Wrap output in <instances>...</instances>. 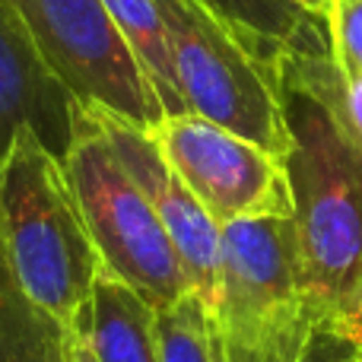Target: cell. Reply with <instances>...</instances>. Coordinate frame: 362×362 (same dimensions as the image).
Segmentation results:
<instances>
[{
    "label": "cell",
    "instance_id": "1",
    "mask_svg": "<svg viewBox=\"0 0 362 362\" xmlns=\"http://www.w3.org/2000/svg\"><path fill=\"white\" fill-rule=\"evenodd\" d=\"M0 229L29 296L76 334L105 264L64 159L29 131H19L0 156Z\"/></svg>",
    "mask_w": 362,
    "mask_h": 362
},
{
    "label": "cell",
    "instance_id": "2",
    "mask_svg": "<svg viewBox=\"0 0 362 362\" xmlns=\"http://www.w3.org/2000/svg\"><path fill=\"white\" fill-rule=\"evenodd\" d=\"M280 93L302 289L308 299L337 308L362 280V153L315 99L289 86Z\"/></svg>",
    "mask_w": 362,
    "mask_h": 362
},
{
    "label": "cell",
    "instance_id": "3",
    "mask_svg": "<svg viewBox=\"0 0 362 362\" xmlns=\"http://www.w3.org/2000/svg\"><path fill=\"white\" fill-rule=\"evenodd\" d=\"M64 165L108 274L127 283L156 312L185 299L191 283L163 219L80 102L74 108V140Z\"/></svg>",
    "mask_w": 362,
    "mask_h": 362
},
{
    "label": "cell",
    "instance_id": "4",
    "mask_svg": "<svg viewBox=\"0 0 362 362\" xmlns=\"http://www.w3.org/2000/svg\"><path fill=\"white\" fill-rule=\"evenodd\" d=\"M185 108L286 159L289 127L276 74L197 0H156Z\"/></svg>",
    "mask_w": 362,
    "mask_h": 362
},
{
    "label": "cell",
    "instance_id": "5",
    "mask_svg": "<svg viewBox=\"0 0 362 362\" xmlns=\"http://www.w3.org/2000/svg\"><path fill=\"white\" fill-rule=\"evenodd\" d=\"M42 64L80 105L153 127L156 95L102 0H10Z\"/></svg>",
    "mask_w": 362,
    "mask_h": 362
},
{
    "label": "cell",
    "instance_id": "6",
    "mask_svg": "<svg viewBox=\"0 0 362 362\" xmlns=\"http://www.w3.org/2000/svg\"><path fill=\"white\" fill-rule=\"evenodd\" d=\"M146 131L219 226L248 216H293L286 163L276 153L191 112L163 115Z\"/></svg>",
    "mask_w": 362,
    "mask_h": 362
},
{
    "label": "cell",
    "instance_id": "7",
    "mask_svg": "<svg viewBox=\"0 0 362 362\" xmlns=\"http://www.w3.org/2000/svg\"><path fill=\"white\" fill-rule=\"evenodd\" d=\"M105 140L112 144L115 156L134 178V185L144 191L156 216L163 219L172 245H175L181 267L187 274L191 293L206 305V312L216 315L219 305V223L204 210L191 187L185 185L175 169L165 163L159 146L153 144L150 131L127 118L105 112L95 105H83Z\"/></svg>",
    "mask_w": 362,
    "mask_h": 362
},
{
    "label": "cell",
    "instance_id": "8",
    "mask_svg": "<svg viewBox=\"0 0 362 362\" xmlns=\"http://www.w3.org/2000/svg\"><path fill=\"white\" fill-rule=\"evenodd\" d=\"M305 296L293 216L219 226V331H248Z\"/></svg>",
    "mask_w": 362,
    "mask_h": 362
},
{
    "label": "cell",
    "instance_id": "9",
    "mask_svg": "<svg viewBox=\"0 0 362 362\" xmlns=\"http://www.w3.org/2000/svg\"><path fill=\"white\" fill-rule=\"evenodd\" d=\"M76 99L51 76L10 0H0V156L19 131L67 159Z\"/></svg>",
    "mask_w": 362,
    "mask_h": 362
},
{
    "label": "cell",
    "instance_id": "10",
    "mask_svg": "<svg viewBox=\"0 0 362 362\" xmlns=\"http://www.w3.org/2000/svg\"><path fill=\"white\" fill-rule=\"evenodd\" d=\"M334 308L302 296L248 331H219V362H350Z\"/></svg>",
    "mask_w": 362,
    "mask_h": 362
},
{
    "label": "cell",
    "instance_id": "11",
    "mask_svg": "<svg viewBox=\"0 0 362 362\" xmlns=\"http://www.w3.org/2000/svg\"><path fill=\"white\" fill-rule=\"evenodd\" d=\"M95 362H163L156 308L102 267L80 331Z\"/></svg>",
    "mask_w": 362,
    "mask_h": 362
},
{
    "label": "cell",
    "instance_id": "12",
    "mask_svg": "<svg viewBox=\"0 0 362 362\" xmlns=\"http://www.w3.org/2000/svg\"><path fill=\"white\" fill-rule=\"evenodd\" d=\"M276 83L318 102L337 131L362 153V74H346L334 64L327 29L283 51Z\"/></svg>",
    "mask_w": 362,
    "mask_h": 362
},
{
    "label": "cell",
    "instance_id": "13",
    "mask_svg": "<svg viewBox=\"0 0 362 362\" xmlns=\"http://www.w3.org/2000/svg\"><path fill=\"white\" fill-rule=\"evenodd\" d=\"M70 337L23 286L0 229V362H67Z\"/></svg>",
    "mask_w": 362,
    "mask_h": 362
},
{
    "label": "cell",
    "instance_id": "14",
    "mask_svg": "<svg viewBox=\"0 0 362 362\" xmlns=\"http://www.w3.org/2000/svg\"><path fill=\"white\" fill-rule=\"evenodd\" d=\"M197 4L210 16H216L274 74L283 51L327 29L296 0H197Z\"/></svg>",
    "mask_w": 362,
    "mask_h": 362
},
{
    "label": "cell",
    "instance_id": "15",
    "mask_svg": "<svg viewBox=\"0 0 362 362\" xmlns=\"http://www.w3.org/2000/svg\"><path fill=\"white\" fill-rule=\"evenodd\" d=\"M102 4H105L108 16H112L115 29L121 32L124 45L131 48L140 74L150 83L163 115L187 112L185 99H181L178 80H175L169 35H165V23H163V13H159L156 0H102Z\"/></svg>",
    "mask_w": 362,
    "mask_h": 362
},
{
    "label": "cell",
    "instance_id": "16",
    "mask_svg": "<svg viewBox=\"0 0 362 362\" xmlns=\"http://www.w3.org/2000/svg\"><path fill=\"white\" fill-rule=\"evenodd\" d=\"M163 362H219L216 318L194 293L156 312Z\"/></svg>",
    "mask_w": 362,
    "mask_h": 362
},
{
    "label": "cell",
    "instance_id": "17",
    "mask_svg": "<svg viewBox=\"0 0 362 362\" xmlns=\"http://www.w3.org/2000/svg\"><path fill=\"white\" fill-rule=\"evenodd\" d=\"M331 57L346 74H362V0H334L327 13Z\"/></svg>",
    "mask_w": 362,
    "mask_h": 362
},
{
    "label": "cell",
    "instance_id": "18",
    "mask_svg": "<svg viewBox=\"0 0 362 362\" xmlns=\"http://www.w3.org/2000/svg\"><path fill=\"white\" fill-rule=\"evenodd\" d=\"M334 325L340 327V334H344L353 346H362V280L356 283V289L334 308Z\"/></svg>",
    "mask_w": 362,
    "mask_h": 362
},
{
    "label": "cell",
    "instance_id": "19",
    "mask_svg": "<svg viewBox=\"0 0 362 362\" xmlns=\"http://www.w3.org/2000/svg\"><path fill=\"white\" fill-rule=\"evenodd\" d=\"M67 362H95L93 350H89V344H86V337H83V334H74V337H70Z\"/></svg>",
    "mask_w": 362,
    "mask_h": 362
},
{
    "label": "cell",
    "instance_id": "20",
    "mask_svg": "<svg viewBox=\"0 0 362 362\" xmlns=\"http://www.w3.org/2000/svg\"><path fill=\"white\" fill-rule=\"evenodd\" d=\"M296 4H299L305 13H312V16L318 19V23H325V25H327V13H331L334 0H296Z\"/></svg>",
    "mask_w": 362,
    "mask_h": 362
},
{
    "label": "cell",
    "instance_id": "21",
    "mask_svg": "<svg viewBox=\"0 0 362 362\" xmlns=\"http://www.w3.org/2000/svg\"><path fill=\"white\" fill-rule=\"evenodd\" d=\"M350 362H362V346H356V350H353V356H350Z\"/></svg>",
    "mask_w": 362,
    "mask_h": 362
}]
</instances>
